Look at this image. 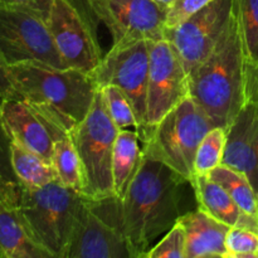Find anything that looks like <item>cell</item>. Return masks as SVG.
I'll use <instances>...</instances> for the list:
<instances>
[{
  "label": "cell",
  "mask_w": 258,
  "mask_h": 258,
  "mask_svg": "<svg viewBox=\"0 0 258 258\" xmlns=\"http://www.w3.org/2000/svg\"><path fill=\"white\" fill-rule=\"evenodd\" d=\"M189 184L170 166L141 155L138 170L120 198L122 231L133 258H145L156 241L189 212L184 209Z\"/></svg>",
  "instance_id": "cell-1"
},
{
  "label": "cell",
  "mask_w": 258,
  "mask_h": 258,
  "mask_svg": "<svg viewBox=\"0 0 258 258\" xmlns=\"http://www.w3.org/2000/svg\"><path fill=\"white\" fill-rule=\"evenodd\" d=\"M9 67L19 98L60 133L68 135L87 116L98 90L88 73L38 62Z\"/></svg>",
  "instance_id": "cell-2"
},
{
  "label": "cell",
  "mask_w": 258,
  "mask_h": 258,
  "mask_svg": "<svg viewBox=\"0 0 258 258\" xmlns=\"http://www.w3.org/2000/svg\"><path fill=\"white\" fill-rule=\"evenodd\" d=\"M243 42L236 12L211 54L189 73V96L226 130L246 103Z\"/></svg>",
  "instance_id": "cell-3"
},
{
  "label": "cell",
  "mask_w": 258,
  "mask_h": 258,
  "mask_svg": "<svg viewBox=\"0 0 258 258\" xmlns=\"http://www.w3.org/2000/svg\"><path fill=\"white\" fill-rule=\"evenodd\" d=\"M83 197L58 180L35 189L22 186L18 211L52 258L67 256Z\"/></svg>",
  "instance_id": "cell-4"
},
{
  "label": "cell",
  "mask_w": 258,
  "mask_h": 258,
  "mask_svg": "<svg viewBox=\"0 0 258 258\" xmlns=\"http://www.w3.org/2000/svg\"><path fill=\"white\" fill-rule=\"evenodd\" d=\"M213 122L189 96L144 139L143 154L161 161L188 181L196 176V155Z\"/></svg>",
  "instance_id": "cell-5"
},
{
  "label": "cell",
  "mask_w": 258,
  "mask_h": 258,
  "mask_svg": "<svg viewBox=\"0 0 258 258\" xmlns=\"http://www.w3.org/2000/svg\"><path fill=\"white\" fill-rule=\"evenodd\" d=\"M117 126L113 123L97 90L87 116L71 131L86 176V198L102 199L115 196L112 154Z\"/></svg>",
  "instance_id": "cell-6"
},
{
  "label": "cell",
  "mask_w": 258,
  "mask_h": 258,
  "mask_svg": "<svg viewBox=\"0 0 258 258\" xmlns=\"http://www.w3.org/2000/svg\"><path fill=\"white\" fill-rule=\"evenodd\" d=\"M117 196L83 197L66 258H133L122 231Z\"/></svg>",
  "instance_id": "cell-7"
},
{
  "label": "cell",
  "mask_w": 258,
  "mask_h": 258,
  "mask_svg": "<svg viewBox=\"0 0 258 258\" xmlns=\"http://www.w3.org/2000/svg\"><path fill=\"white\" fill-rule=\"evenodd\" d=\"M0 55L8 66L38 62L67 68L47 22L23 8L0 3Z\"/></svg>",
  "instance_id": "cell-8"
},
{
  "label": "cell",
  "mask_w": 258,
  "mask_h": 258,
  "mask_svg": "<svg viewBox=\"0 0 258 258\" xmlns=\"http://www.w3.org/2000/svg\"><path fill=\"white\" fill-rule=\"evenodd\" d=\"M149 67V40H139L125 47L111 48L100 64L90 73L98 88L111 85L125 93L138 118L139 136L146 123Z\"/></svg>",
  "instance_id": "cell-9"
},
{
  "label": "cell",
  "mask_w": 258,
  "mask_h": 258,
  "mask_svg": "<svg viewBox=\"0 0 258 258\" xmlns=\"http://www.w3.org/2000/svg\"><path fill=\"white\" fill-rule=\"evenodd\" d=\"M149 67L146 123L140 141L173 108L189 97V76L170 43L165 39L149 40Z\"/></svg>",
  "instance_id": "cell-10"
},
{
  "label": "cell",
  "mask_w": 258,
  "mask_h": 258,
  "mask_svg": "<svg viewBox=\"0 0 258 258\" xmlns=\"http://www.w3.org/2000/svg\"><path fill=\"white\" fill-rule=\"evenodd\" d=\"M93 14L112 34V47L164 39L169 9L154 0H88Z\"/></svg>",
  "instance_id": "cell-11"
},
{
  "label": "cell",
  "mask_w": 258,
  "mask_h": 258,
  "mask_svg": "<svg viewBox=\"0 0 258 258\" xmlns=\"http://www.w3.org/2000/svg\"><path fill=\"white\" fill-rule=\"evenodd\" d=\"M233 4L234 0H213L184 22L165 29L164 39L178 53L188 76L219 42L233 13Z\"/></svg>",
  "instance_id": "cell-12"
},
{
  "label": "cell",
  "mask_w": 258,
  "mask_h": 258,
  "mask_svg": "<svg viewBox=\"0 0 258 258\" xmlns=\"http://www.w3.org/2000/svg\"><path fill=\"white\" fill-rule=\"evenodd\" d=\"M66 67L90 75L102 59L97 34L68 0H55L47 22Z\"/></svg>",
  "instance_id": "cell-13"
},
{
  "label": "cell",
  "mask_w": 258,
  "mask_h": 258,
  "mask_svg": "<svg viewBox=\"0 0 258 258\" xmlns=\"http://www.w3.org/2000/svg\"><path fill=\"white\" fill-rule=\"evenodd\" d=\"M2 118L10 141L52 163L54 143L66 134L60 133L19 97L2 101Z\"/></svg>",
  "instance_id": "cell-14"
},
{
  "label": "cell",
  "mask_w": 258,
  "mask_h": 258,
  "mask_svg": "<svg viewBox=\"0 0 258 258\" xmlns=\"http://www.w3.org/2000/svg\"><path fill=\"white\" fill-rule=\"evenodd\" d=\"M221 165L244 174L258 198V106L246 102L227 130Z\"/></svg>",
  "instance_id": "cell-15"
},
{
  "label": "cell",
  "mask_w": 258,
  "mask_h": 258,
  "mask_svg": "<svg viewBox=\"0 0 258 258\" xmlns=\"http://www.w3.org/2000/svg\"><path fill=\"white\" fill-rule=\"evenodd\" d=\"M179 222L185 231V258H227L226 237L231 227L201 208L186 212Z\"/></svg>",
  "instance_id": "cell-16"
},
{
  "label": "cell",
  "mask_w": 258,
  "mask_h": 258,
  "mask_svg": "<svg viewBox=\"0 0 258 258\" xmlns=\"http://www.w3.org/2000/svg\"><path fill=\"white\" fill-rule=\"evenodd\" d=\"M190 184L198 208L227 226L239 227L258 233V218L244 213L228 191L208 174L196 175Z\"/></svg>",
  "instance_id": "cell-17"
},
{
  "label": "cell",
  "mask_w": 258,
  "mask_h": 258,
  "mask_svg": "<svg viewBox=\"0 0 258 258\" xmlns=\"http://www.w3.org/2000/svg\"><path fill=\"white\" fill-rule=\"evenodd\" d=\"M0 258H52L35 241L18 208L0 212Z\"/></svg>",
  "instance_id": "cell-18"
},
{
  "label": "cell",
  "mask_w": 258,
  "mask_h": 258,
  "mask_svg": "<svg viewBox=\"0 0 258 258\" xmlns=\"http://www.w3.org/2000/svg\"><path fill=\"white\" fill-rule=\"evenodd\" d=\"M139 134L136 130H118L112 154V176L115 196L122 198L127 190L140 164L143 149L139 145Z\"/></svg>",
  "instance_id": "cell-19"
},
{
  "label": "cell",
  "mask_w": 258,
  "mask_h": 258,
  "mask_svg": "<svg viewBox=\"0 0 258 258\" xmlns=\"http://www.w3.org/2000/svg\"><path fill=\"white\" fill-rule=\"evenodd\" d=\"M10 163L18 181L25 188H40L58 180L50 161L13 141H10Z\"/></svg>",
  "instance_id": "cell-20"
},
{
  "label": "cell",
  "mask_w": 258,
  "mask_h": 258,
  "mask_svg": "<svg viewBox=\"0 0 258 258\" xmlns=\"http://www.w3.org/2000/svg\"><path fill=\"white\" fill-rule=\"evenodd\" d=\"M52 164L60 184L85 196V171H83L82 163L70 135L63 136L54 143Z\"/></svg>",
  "instance_id": "cell-21"
},
{
  "label": "cell",
  "mask_w": 258,
  "mask_h": 258,
  "mask_svg": "<svg viewBox=\"0 0 258 258\" xmlns=\"http://www.w3.org/2000/svg\"><path fill=\"white\" fill-rule=\"evenodd\" d=\"M208 175L228 191L244 213L258 218L257 194L244 174L226 165H219Z\"/></svg>",
  "instance_id": "cell-22"
},
{
  "label": "cell",
  "mask_w": 258,
  "mask_h": 258,
  "mask_svg": "<svg viewBox=\"0 0 258 258\" xmlns=\"http://www.w3.org/2000/svg\"><path fill=\"white\" fill-rule=\"evenodd\" d=\"M247 62H258V0H234Z\"/></svg>",
  "instance_id": "cell-23"
},
{
  "label": "cell",
  "mask_w": 258,
  "mask_h": 258,
  "mask_svg": "<svg viewBox=\"0 0 258 258\" xmlns=\"http://www.w3.org/2000/svg\"><path fill=\"white\" fill-rule=\"evenodd\" d=\"M227 143V130L214 126L202 140L196 155V175L209 174L223 160Z\"/></svg>",
  "instance_id": "cell-24"
},
{
  "label": "cell",
  "mask_w": 258,
  "mask_h": 258,
  "mask_svg": "<svg viewBox=\"0 0 258 258\" xmlns=\"http://www.w3.org/2000/svg\"><path fill=\"white\" fill-rule=\"evenodd\" d=\"M100 91L102 93L106 110L118 130L134 127L138 131V118H136L133 105L125 93L118 87L111 85L100 88Z\"/></svg>",
  "instance_id": "cell-25"
},
{
  "label": "cell",
  "mask_w": 258,
  "mask_h": 258,
  "mask_svg": "<svg viewBox=\"0 0 258 258\" xmlns=\"http://www.w3.org/2000/svg\"><path fill=\"white\" fill-rule=\"evenodd\" d=\"M227 258H258V233L231 227L226 237Z\"/></svg>",
  "instance_id": "cell-26"
},
{
  "label": "cell",
  "mask_w": 258,
  "mask_h": 258,
  "mask_svg": "<svg viewBox=\"0 0 258 258\" xmlns=\"http://www.w3.org/2000/svg\"><path fill=\"white\" fill-rule=\"evenodd\" d=\"M145 258H185V231L180 222L161 237Z\"/></svg>",
  "instance_id": "cell-27"
},
{
  "label": "cell",
  "mask_w": 258,
  "mask_h": 258,
  "mask_svg": "<svg viewBox=\"0 0 258 258\" xmlns=\"http://www.w3.org/2000/svg\"><path fill=\"white\" fill-rule=\"evenodd\" d=\"M213 0H175L168 12L166 28H173L203 9Z\"/></svg>",
  "instance_id": "cell-28"
},
{
  "label": "cell",
  "mask_w": 258,
  "mask_h": 258,
  "mask_svg": "<svg viewBox=\"0 0 258 258\" xmlns=\"http://www.w3.org/2000/svg\"><path fill=\"white\" fill-rule=\"evenodd\" d=\"M2 98H0V174L8 180L19 184L14 171H13L12 163H10V139L5 131L4 123L2 118Z\"/></svg>",
  "instance_id": "cell-29"
},
{
  "label": "cell",
  "mask_w": 258,
  "mask_h": 258,
  "mask_svg": "<svg viewBox=\"0 0 258 258\" xmlns=\"http://www.w3.org/2000/svg\"><path fill=\"white\" fill-rule=\"evenodd\" d=\"M22 185L8 180L0 174V212L19 207Z\"/></svg>",
  "instance_id": "cell-30"
},
{
  "label": "cell",
  "mask_w": 258,
  "mask_h": 258,
  "mask_svg": "<svg viewBox=\"0 0 258 258\" xmlns=\"http://www.w3.org/2000/svg\"><path fill=\"white\" fill-rule=\"evenodd\" d=\"M54 2L55 0H0V3L3 4L14 5V7L29 10L42 18L44 22H48Z\"/></svg>",
  "instance_id": "cell-31"
},
{
  "label": "cell",
  "mask_w": 258,
  "mask_h": 258,
  "mask_svg": "<svg viewBox=\"0 0 258 258\" xmlns=\"http://www.w3.org/2000/svg\"><path fill=\"white\" fill-rule=\"evenodd\" d=\"M244 95L246 102L258 106V62L244 63Z\"/></svg>",
  "instance_id": "cell-32"
},
{
  "label": "cell",
  "mask_w": 258,
  "mask_h": 258,
  "mask_svg": "<svg viewBox=\"0 0 258 258\" xmlns=\"http://www.w3.org/2000/svg\"><path fill=\"white\" fill-rule=\"evenodd\" d=\"M10 97H19V96L13 83L10 67L0 55V98L5 100Z\"/></svg>",
  "instance_id": "cell-33"
},
{
  "label": "cell",
  "mask_w": 258,
  "mask_h": 258,
  "mask_svg": "<svg viewBox=\"0 0 258 258\" xmlns=\"http://www.w3.org/2000/svg\"><path fill=\"white\" fill-rule=\"evenodd\" d=\"M68 2L78 10V13H80V14L82 15L83 19L86 20V23L91 27V29L97 34V27L100 22L97 20L96 15L93 14L90 2H88V0H68Z\"/></svg>",
  "instance_id": "cell-34"
},
{
  "label": "cell",
  "mask_w": 258,
  "mask_h": 258,
  "mask_svg": "<svg viewBox=\"0 0 258 258\" xmlns=\"http://www.w3.org/2000/svg\"><path fill=\"white\" fill-rule=\"evenodd\" d=\"M154 2H156L158 4H160L161 7L166 8V9H170V7L173 5V3L175 2V0H154Z\"/></svg>",
  "instance_id": "cell-35"
}]
</instances>
